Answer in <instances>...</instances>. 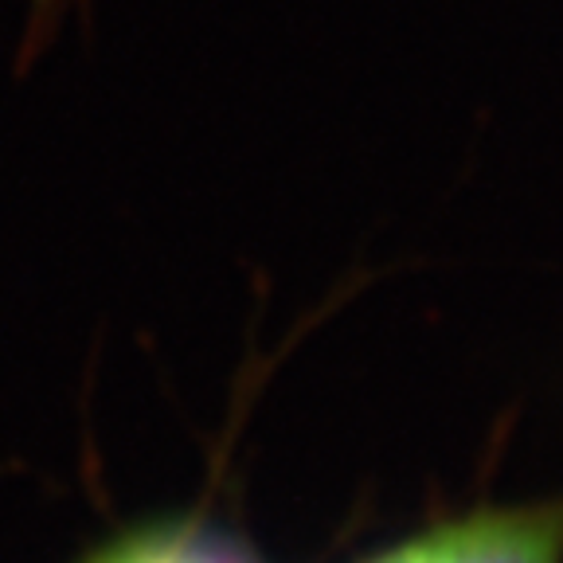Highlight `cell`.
<instances>
[{
	"mask_svg": "<svg viewBox=\"0 0 563 563\" xmlns=\"http://www.w3.org/2000/svg\"><path fill=\"white\" fill-rule=\"evenodd\" d=\"M372 563H563V505L477 512Z\"/></svg>",
	"mask_w": 563,
	"mask_h": 563,
	"instance_id": "1",
	"label": "cell"
}]
</instances>
